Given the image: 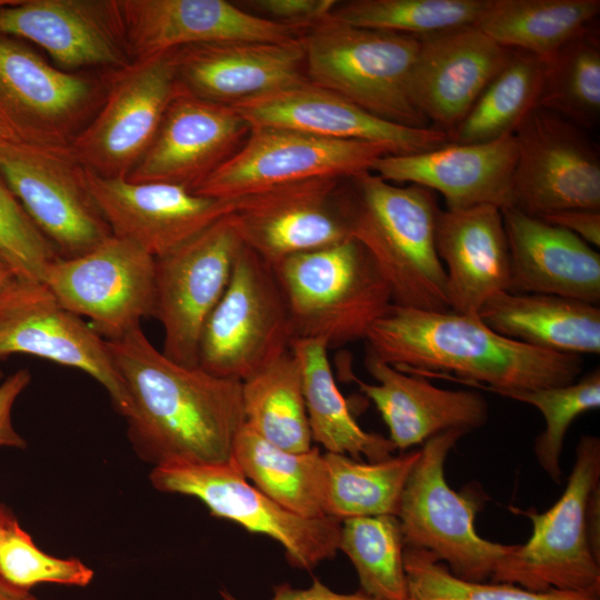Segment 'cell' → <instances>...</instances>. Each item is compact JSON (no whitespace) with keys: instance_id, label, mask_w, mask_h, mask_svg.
Returning <instances> with one entry per match:
<instances>
[{"instance_id":"6da1fadb","label":"cell","mask_w":600,"mask_h":600,"mask_svg":"<svg viewBox=\"0 0 600 600\" xmlns=\"http://www.w3.org/2000/svg\"><path fill=\"white\" fill-rule=\"evenodd\" d=\"M129 398L128 437L154 467L223 463L246 423L242 382L168 359L134 328L106 340Z\"/></svg>"},{"instance_id":"7a4b0ae2","label":"cell","mask_w":600,"mask_h":600,"mask_svg":"<svg viewBox=\"0 0 600 600\" xmlns=\"http://www.w3.org/2000/svg\"><path fill=\"white\" fill-rule=\"evenodd\" d=\"M367 353L410 374L503 391L569 384L581 356L541 350L498 334L477 314L391 304L369 329Z\"/></svg>"},{"instance_id":"3957f363","label":"cell","mask_w":600,"mask_h":600,"mask_svg":"<svg viewBox=\"0 0 600 600\" xmlns=\"http://www.w3.org/2000/svg\"><path fill=\"white\" fill-rule=\"evenodd\" d=\"M348 180L350 237L384 279L392 304L450 310L446 271L436 249L440 208L434 192L386 181L372 171Z\"/></svg>"},{"instance_id":"277c9868","label":"cell","mask_w":600,"mask_h":600,"mask_svg":"<svg viewBox=\"0 0 600 600\" xmlns=\"http://www.w3.org/2000/svg\"><path fill=\"white\" fill-rule=\"evenodd\" d=\"M528 517L532 533L499 562L492 582L530 591L562 590L600 597V439L580 437L567 486L544 512Z\"/></svg>"},{"instance_id":"5b68a950","label":"cell","mask_w":600,"mask_h":600,"mask_svg":"<svg viewBox=\"0 0 600 600\" xmlns=\"http://www.w3.org/2000/svg\"><path fill=\"white\" fill-rule=\"evenodd\" d=\"M272 268L293 339H321L329 348L364 340L392 304L388 284L353 238L288 257Z\"/></svg>"},{"instance_id":"8992f818","label":"cell","mask_w":600,"mask_h":600,"mask_svg":"<svg viewBox=\"0 0 600 600\" xmlns=\"http://www.w3.org/2000/svg\"><path fill=\"white\" fill-rule=\"evenodd\" d=\"M302 40L310 83L387 121L431 128L410 97L419 38L353 27L329 14L310 27Z\"/></svg>"},{"instance_id":"52a82bcc","label":"cell","mask_w":600,"mask_h":600,"mask_svg":"<svg viewBox=\"0 0 600 600\" xmlns=\"http://www.w3.org/2000/svg\"><path fill=\"white\" fill-rule=\"evenodd\" d=\"M467 433L449 430L423 443L397 517L406 547L431 552L460 579L483 582L514 544L481 538L474 528L479 496L472 490L454 491L446 480V459Z\"/></svg>"},{"instance_id":"ba28073f","label":"cell","mask_w":600,"mask_h":600,"mask_svg":"<svg viewBox=\"0 0 600 600\" xmlns=\"http://www.w3.org/2000/svg\"><path fill=\"white\" fill-rule=\"evenodd\" d=\"M287 302L271 264L242 246L200 339L198 366L243 381L290 350Z\"/></svg>"},{"instance_id":"9c48e42d","label":"cell","mask_w":600,"mask_h":600,"mask_svg":"<svg viewBox=\"0 0 600 600\" xmlns=\"http://www.w3.org/2000/svg\"><path fill=\"white\" fill-rule=\"evenodd\" d=\"M154 489L193 497L214 517L279 542L289 563L311 570L339 550L341 521L300 517L250 484L231 459L223 463L173 462L153 467Z\"/></svg>"},{"instance_id":"30bf717a","label":"cell","mask_w":600,"mask_h":600,"mask_svg":"<svg viewBox=\"0 0 600 600\" xmlns=\"http://www.w3.org/2000/svg\"><path fill=\"white\" fill-rule=\"evenodd\" d=\"M108 73L100 107L68 148L93 173L127 178L153 141L181 87L172 51Z\"/></svg>"},{"instance_id":"8fae6325","label":"cell","mask_w":600,"mask_h":600,"mask_svg":"<svg viewBox=\"0 0 600 600\" xmlns=\"http://www.w3.org/2000/svg\"><path fill=\"white\" fill-rule=\"evenodd\" d=\"M103 84L0 34V126L17 142L68 148L100 107Z\"/></svg>"},{"instance_id":"7c38bea8","label":"cell","mask_w":600,"mask_h":600,"mask_svg":"<svg viewBox=\"0 0 600 600\" xmlns=\"http://www.w3.org/2000/svg\"><path fill=\"white\" fill-rule=\"evenodd\" d=\"M386 147L293 130L252 128L242 147L191 191L234 200L274 187L314 179H350L371 171Z\"/></svg>"},{"instance_id":"4fadbf2b","label":"cell","mask_w":600,"mask_h":600,"mask_svg":"<svg viewBox=\"0 0 600 600\" xmlns=\"http://www.w3.org/2000/svg\"><path fill=\"white\" fill-rule=\"evenodd\" d=\"M230 214L154 259L153 317L163 329L161 352L187 367H198L203 327L243 246Z\"/></svg>"},{"instance_id":"5bb4252c","label":"cell","mask_w":600,"mask_h":600,"mask_svg":"<svg viewBox=\"0 0 600 600\" xmlns=\"http://www.w3.org/2000/svg\"><path fill=\"white\" fill-rule=\"evenodd\" d=\"M0 174L59 257L82 256L112 234L69 148L4 142Z\"/></svg>"},{"instance_id":"9a60e30c","label":"cell","mask_w":600,"mask_h":600,"mask_svg":"<svg viewBox=\"0 0 600 600\" xmlns=\"http://www.w3.org/2000/svg\"><path fill=\"white\" fill-rule=\"evenodd\" d=\"M43 286L60 306L89 318L104 340H114L153 317L154 258L111 234L82 256L57 258Z\"/></svg>"},{"instance_id":"2e32d148","label":"cell","mask_w":600,"mask_h":600,"mask_svg":"<svg viewBox=\"0 0 600 600\" xmlns=\"http://www.w3.org/2000/svg\"><path fill=\"white\" fill-rule=\"evenodd\" d=\"M513 136L510 208L538 218L568 209L600 210V158L583 129L537 106Z\"/></svg>"},{"instance_id":"e0dca14e","label":"cell","mask_w":600,"mask_h":600,"mask_svg":"<svg viewBox=\"0 0 600 600\" xmlns=\"http://www.w3.org/2000/svg\"><path fill=\"white\" fill-rule=\"evenodd\" d=\"M341 181L314 179L234 199L230 216L243 246L273 267L351 238Z\"/></svg>"},{"instance_id":"ac0fdd59","label":"cell","mask_w":600,"mask_h":600,"mask_svg":"<svg viewBox=\"0 0 600 600\" xmlns=\"http://www.w3.org/2000/svg\"><path fill=\"white\" fill-rule=\"evenodd\" d=\"M30 354L79 369L108 392L126 417L129 398L106 340L58 303L43 284L20 282L0 308V360Z\"/></svg>"},{"instance_id":"d6986e66","label":"cell","mask_w":600,"mask_h":600,"mask_svg":"<svg viewBox=\"0 0 600 600\" xmlns=\"http://www.w3.org/2000/svg\"><path fill=\"white\" fill-rule=\"evenodd\" d=\"M87 188L113 236L154 259L233 212L234 200L199 196L164 182L106 178L83 168Z\"/></svg>"},{"instance_id":"ffe728a7","label":"cell","mask_w":600,"mask_h":600,"mask_svg":"<svg viewBox=\"0 0 600 600\" xmlns=\"http://www.w3.org/2000/svg\"><path fill=\"white\" fill-rule=\"evenodd\" d=\"M132 61L212 42H289L303 26L284 24L247 12L224 0H117Z\"/></svg>"},{"instance_id":"44dd1931","label":"cell","mask_w":600,"mask_h":600,"mask_svg":"<svg viewBox=\"0 0 600 600\" xmlns=\"http://www.w3.org/2000/svg\"><path fill=\"white\" fill-rule=\"evenodd\" d=\"M231 107L251 129L277 128L328 139L373 142L392 154L419 153L450 142L444 131L387 121L310 82Z\"/></svg>"},{"instance_id":"7402d4cb","label":"cell","mask_w":600,"mask_h":600,"mask_svg":"<svg viewBox=\"0 0 600 600\" xmlns=\"http://www.w3.org/2000/svg\"><path fill=\"white\" fill-rule=\"evenodd\" d=\"M0 34L37 44L67 72L132 62L117 0H17L0 7Z\"/></svg>"},{"instance_id":"603a6c76","label":"cell","mask_w":600,"mask_h":600,"mask_svg":"<svg viewBox=\"0 0 600 600\" xmlns=\"http://www.w3.org/2000/svg\"><path fill=\"white\" fill-rule=\"evenodd\" d=\"M250 131L232 107L199 99L181 88L127 179L192 190L242 147Z\"/></svg>"},{"instance_id":"cb8c5ba5","label":"cell","mask_w":600,"mask_h":600,"mask_svg":"<svg viewBox=\"0 0 600 600\" xmlns=\"http://www.w3.org/2000/svg\"><path fill=\"white\" fill-rule=\"evenodd\" d=\"M172 57L186 92L230 107L309 82L302 38L193 44L172 51Z\"/></svg>"},{"instance_id":"d4e9b609","label":"cell","mask_w":600,"mask_h":600,"mask_svg":"<svg viewBox=\"0 0 600 600\" xmlns=\"http://www.w3.org/2000/svg\"><path fill=\"white\" fill-rule=\"evenodd\" d=\"M410 77V97L431 127L450 134L512 50L476 26L419 38Z\"/></svg>"},{"instance_id":"484cf974","label":"cell","mask_w":600,"mask_h":600,"mask_svg":"<svg viewBox=\"0 0 600 600\" xmlns=\"http://www.w3.org/2000/svg\"><path fill=\"white\" fill-rule=\"evenodd\" d=\"M517 159L513 134L478 143L448 142L411 154H386L371 171L396 184H416L440 193L446 209L512 206Z\"/></svg>"},{"instance_id":"4316f807","label":"cell","mask_w":600,"mask_h":600,"mask_svg":"<svg viewBox=\"0 0 600 600\" xmlns=\"http://www.w3.org/2000/svg\"><path fill=\"white\" fill-rule=\"evenodd\" d=\"M364 364L376 383L351 379L374 403L396 449L404 451L449 430L469 433L489 419V406L477 391L438 388L369 353Z\"/></svg>"},{"instance_id":"83f0119b","label":"cell","mask_w":600,"mask_h":600,"mask_svg":"<svg viewBox=\"0 0 600 600\" xmlns=\"http://www.w3.org/2000/svg\"><path fill=\"white\" fill-rule=\"evenodd\" d=\"M510 253L509 292L598 306L600 254L570 231L514 208L501 209Z\"/></svg>"},{"instance_id":"f1b7e54d","label":"cell","mask_w":600,"mask_h":600,"mask_svg":"<svg viewBox=\"0 0 600 600\" xmlns=\"http://www.w3.org/2000/svg\"><path fill=\"white\" fill-rule=\"evenodd\" d=\"M434 239L451 311L478 316L489 298L508 291L510 253L500 208L440 209Z\"/></svg>"},{"instance_id":"f546056e","label":"cell","mask_w":600,"mask_h":600,"mask_svg":"<svg viewBox=\"0 0 600 600\" xmlns=\"http://www.w3.org/2000/svg\"><path fill=\"white\" fill-rule=\"evenodd\" d=\"M491 330L521 343L558 353H600V308L540 293L502 291L478 312Z\"/></svg>"},{"instance_id":"4dcf8cb0","label":"cell","mask_w":600,"mask_h":600,"mask_svg":"<svg viewBox=\"0 0 600 600\" xmlns=\"http://www.w3.org/2000/svg\"><path fill=\"white\" fill-rule=\"evenodd\" d=\"M297 358L312 440L327 452L370 462L392 457L389 438L364 431L354 420L341 394L328 358V344L321 339H293L290 347Z\"/></svg>"},{"instance_id":"1f68e13d","label":"cell","mask_w":600,"mask_h":600,"mask_svg":"<svg viewBox=\"0 0 600 600\" xmlns=\"http://www.w3.org/2000/svg\"><path fill=\"white\" fill-rule=\"evenodd\" d=\"M232 460L247 479L284 509L304 518L327 517V471L318 448L288 451L244 423L234 441Z\"/></svg>"},{"instance_id":"d6a6232c","label":"cell","mask_w":600,"mask_h":600,"mask_svg":"<svg viewBox=\"0 0 600 600\" xmlns=\"http://www.w3.org/2000/svg\"><path fill=\"white\" fill-rule=\"evenodd\" d=\"M599 11V0H490L474 26L503 48L546 59Z\"/></svg>"},{"instance_id":"836d02e7","label":"cell","mask_w":600,"mask_h":600,"mask_svg":"<svg viewBox=\"0 0 600 600\" xmlns=\"http://www.w3.org/2000/svg\"><path fill=\"white\" fill-rule=\"evenodd\" d=\"M241 382L249 428L288 451L312 448L301 369L291 349Z\"/></svg>"},{"instance_id":"e575fe53","label":"cell","mask_w":600,"mask_h":600,"mask_svg":"<svg viewBox=\"0 0 600 600\" xmlns=\"http://www.w3.org/2000/svg\"><path fill=\"white\" fill-rule=\"evenodd\" d=\"M419 457L420 449L363 462L326 452V516L340 521L356 517H397L404 486Z\"/></svg>"},{"instance_id":"d590c367","label":"cell","mask_w":600,"mask_h":600,"mask_svg":"<svg viewBox=\"0 0 600 600\" xmlns=\"http://www.w3.org/2000/svg\"><path fill=\"white\" fill-rule=\"evenodd\" d=\"M542 74V59L512 50L507 63L449 134L450 142H488L513 134L538 106Z\"/></svg>"},{"instance_id":"8d00e7d4","label":"cell","mask_w":600,"mask_h":600,"mask_svg":"<svg viewBox=\"0 0 600 600\" xmlns=\"http://www.w3.org/2000/svg\"><path fill=\"white\" fill-rule=\"evenodd\" d=\"M538 107L581 129L600 118V38L594 22L542 59Z\"/></svg>"},{"instance_id":"74e56055","label":"cell","mask_w":600,"mask_h":600,"mask_svg":"<svg viewBox=\"0 0 600 600\" xmlns=\"http://www.w3.org/2000/svg\"><path fill=\"white\" fill-rule=\"evenodd\" d=\"M403 534L396 516L341 521L339 550L352 562L361 592L374 600H407Z\"/></svg>"},{"instance_id":"f35d334b","label":"cell","mask_w":600,"mask_h":600,"mask_svg":"<svg viewBox=\"0 0 600 600\" xmlns=\"http://www.w3.org/2000/svg\"><path fill=\"white\" fill-rule=\"evenodd\" d=\"M338 3L330 17L343 23L422 38L474 26L490 0H353Z\"/></svg>"},{"instance_id":"ab89813d","label":"cell","mask_w":600,"mask_h":600,"mask_svg":"<svg viewBox=\"0 0 600 600\" xmlns=\"http://www.w3.org/2000/svg\"><path fill=\"white\" fill-rule=\"evenodd\" d=\"M498 394L529 403L542 413L546 428L534 439V456L551 480L560 483L563 477L561 453L567 430L578 416L600 407L599 368L569 384L503 391Z\"/></svg>"},{"instance_id":"60d3db41","label":"cell","mask_w":600,"mask_h":600,"mask_svg":"<svg viewBox=\"0 0 600 600\" xmlns=\"http://www.w3.org/2000/svg\"><path fill=\"white\" fill-rule=\"evenodd\" d=\"M407 600H600L598 596L530 591L507 582H478L453 576L431 552L404 547Z\"/></svg>"},{"instance_id":"b9f144b4","label":"cell","mask_w":600,"mask_h":600,"mask_svg":"<svg viewBox=\"0 0 600 600\" xmlns=\"http://www.w3.org/2000/svg\"><path fill=\"white\" fill-rule=\"evenodd\" d=\"M94 572L78 559L57 558L39 549L13 517L0 543V578L29 590L40 583L86 587Z\"/></svg>"},{"instance_id":"7bdbcfd3","label":"cell","mask_w":600,"mask_h":600,"mask_svg":"<svg viewBox=\"0 0 600 600\" xmlns=\"http://www.w3.org/2000/svg\"><path fill=\"white\" fill-rule=\"evenodd\" d=\"M59 258L0 174V260L24 283L43 284Z\"/></svg>"},{"instance_id":"ee69618b","label":"cell","mask_w":600,"mask_h":600,"mask_svg":"<svg viewBox=\"0 0 600 600\" xmlns=\"http://www.w3.org/2000/svg\"><path fill=\"white\" fill-rule=\"evenodd\" d=\"M254 13L284 24L312 27L327 18L338 1L334 0H251L244 1Z\"/></svg>"},{"instance_id":"f6af8a7d","label":"cell","mask_w":600,"mask_h":600,"mask_svg":"<svg viewBox=\"0 0 600 600\" xmlns=\"http://www.w3.org/2000/svg\"><path fill=\"white\" fill-rule=\"evenodd\" d=\"M30 381V372L27 369H20L0 384V447L23 449L27 446L26 440L13 427L12 409Z\"/></svg>"},{"instance_id":"bcb514c9","label":"cell","mask_w":600,"mask_h":600,"mask_svg":"<svg viewBox=\"0 0 600 600\" xmlns=\"http://www.w3.org/2000/svg\"><path fill=\"white\" fill-rule=\"evenodd\" d=\"M541 219L570 231L592 247L600 246V210L568 209L546 214Z\"/></svg>"},{"instance_id":"7dc6e473","label":"cell","mask_w":600,"mask_h":600,"mask_svg":"<svg viewBox=\"0 0 600 600\" xmlns=\"http://www.w3.org/2000/svg\"><path fill=\"white\" fill-rule=\"evenodd\" d=\"M221 600H239L229 591L220 590ZM271 600H374L363 592L339 593L314 578L312 584L306 589H296L288 583H280L273 588Z\"/></svg>"},{"instance_id":"c3c4849f","label":"cell","mask_w":600,"mask_h":600,"mask_svg":"<svg viewBox=\"0 0 600 600\" xmlns=\"http://www.w3.org/2000/svg\"><path fill=\"white\" fill-rule=\"evenodd\" d=\"M14 272L0 260V308L20 284Z\"/></svg>"},{"instance_id":"681fc988","label":"cell","mask_w":600,"mask_h":600,"mask_svg":"<svg viewBox=\"0 0 600 600\" xmlns=\"http://www.w3.org/2000/svg\"><path fill=\"white\" fill-rule=\"evenodd\" d=\"M0 600H39L31 591L13 587L0 578Z\"/></svg>"},{"instance_id":"f907efd6","label":"cell","mask_w":600,"mask_h":600,"mask_svg":"<svg viewBox=\"0 0 600 600\" xmlns=\"http://www.w3.org/2000/svg\"><path fill=\"white\" fill-rule=\"evenodd\" d=\"M13 517L14 516L7 507L0 506V543L6 532V529Z\"/></svg>"},{"instance_id":"816d5d0a","label":"cell","mask_w":600,"mask_h":600,"mask_svg":"<svg viewBox=\"0 0 600 600\" xmlns=\"http://www.w3.org/2000/svg\"><path fill=\"white\" fill-rule=\"evenodd\" d=\"M8 141H14L8 132L0 126V144L8 142Z\"/></svg>"},{"instance_id":"f5cc1de1","label":"cell","mask_w":600,"mask_h":600,"mask_svg":"<svg viewBox=\"0 0 600 600\" xmlns=\"http://www.w3.org/2000/svg\"><path fill=\"white\" fill-rule=\"evenodd\" d=\"M17 0H0V7L14 3Z\"/></svg>"},{"instance_id":"db71d44e","label":"cell","mask_w":600,"mask_h":600,"mask_svg":"<svg viewBox=\"0 0 600 600\" xmlns=\"http://www.w3.org/2000/svg\"><path fill=\"white\" fill-rule=\"evenodd\" d=\"M2 377H3V373H2V371L0 370V379H1Z\"/></svg>"}]
</instances>
